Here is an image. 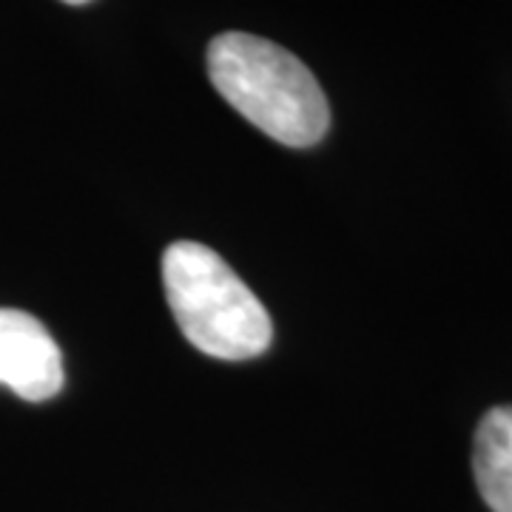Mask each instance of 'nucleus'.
Masks as SVG:
<instances>
[{
    "label": "nucleus",
    "mask_w": 512,
    "mask_h": 512,
    "mask_svg": "<svg viewBox=\"0 0 512 512\" xmlns=\"http://www.w3.org/2000/svg\"><path fill=\"white\" fill-rule=\"evenodd\" d=\"M208 80L222 100L271 140L316 146L330 128L328 97L311 69L265 37L225 32L208 46Z\"/></svg>",
    "instance_id": "f257e3e1"
},
{
    "label": "nucleus",
    "mask_w": 512,
    "mask_h": 512,
    "mask_svg": "<svg viewBox=\"0 0 512 512\" xmlns=\"http://www.w3.org/2000/svg\"><path fill=\"white\" fill-rule=\"evenodd\" d=\"M163 288L188 345L214 359L245 362L265 353L274 339L265 305L208 245L188 239L168 245Z\"/></svg>",
    "instance_id": "f03ea898"
},
{
    "label": "nucleus",
    "mask_w": 512,
    "mask_h": 512,
    "mask_svg": "<svg viewBox=\"0 0 512 512\" xmlns=\"http://www.w3.org/2000/svg\"><path fill=\"white\" fill-rule=\"evenodd\" d=\"M0 384L26 402H46L63 387V356L32 313L0 308Z\"/></svg>",
    "instance_id": "7ed1b4c3"
},
{
    "label": "nucleus",
    "mask_w": 512,
    "mask_h": 512,
    "mask_svg": "<svg viewBox=\"0 0 512 512\" xmlns=\"http://www.w3.org/2000/svg\"><path fill=\"white\" fill-rule=\"evenodd\" d=\"M473 473L484 504L493 512H512V404L493 407L478 421Z\"/></svg>",
    "instance_id": "20e7f679"
},
{
    "label": "nucleus",
    "mask_w": 512,
    "mask_h": 512,
    "mask_svg": "<svg viewBox=\"0 0 512 512\" xmlns=\"http://www.w3.org/2000/svg\"><path fill=\"white\" fill-rule=\"evenodd\" d=\"M63 3H72V6H83V3H92V0H63Z\"/></svg>",
    "instance_id": "39448f33"
}]
</instances>
